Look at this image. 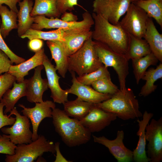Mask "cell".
Here are the masks:
<instances>
[{"mask_svg":"<svg viewBox=\"0 0 162 162\" xmlns=\"http://www.w3.org/2000/svg\"><path fill=\"white\" fill-rule=\"evenodd\" d=\"M94 24L92 37L118 53L126 56L128 51L129 34L118 23L113 25L100 15L92 14Z\"/></svg>","mask_w":162,"mask_h":162,"instance_id":"cell-1","label":"cell"},{"mask_svg":"<svg viewBox=\"0 0 162 162\" xmlns=\"http://www.w3.org/2000/svg\"><path fill=\"white\" fill-rule=\"evenodd\" d=\"M52 118L56 131L68 146H79L90 140L92 133L79 120L70 118L64 110L56 108L52 109Z\"/></svg>","mask_w":162,"mask_h":162,"instance_id":"cell-2","label":"cell"},{"mask_svg":"<svg viewBox=\"0 0 162 162\" xmlns=\"http://www.w3.org/2000/svg\"><path fill=\"white\" fill-rule=\"evenodd\" d=\"M94 105L124 120L138 118L142 116L139 110L138 100L133 90L129 88L124 91L119 89L110 98Z\"/></svg>","mask_w":162,"mask_h":162,"instance_id":"cell-3","label":"cell"},{"mask_svg":"<svg viewBox=\"0 0 162 162\" xmlns=\"http://www.w3.org/2000/svg\"><path fill=\"white\" fill-rule=\"evenodd\" d=\"M103 65L97 56L92 37L68 57V70L78 76L94 71Z\"/></svg>","mask_w":162,"mask_h":162,"instance_id":"cell-4","label":"cell"},{"mask_svg":"<svg viewBox=\"0 0 162 162\" xmlns=\"http://www.w3.org/2000/svg\"><path fill=\"white\" fill-rule=\"evenodd\" d=\"M94 40V46L100 62L106 67H112L118 76L120 89H126V78L129 74V60L126 56L116 52L106 45Z\"/></svg>","mask_w":162,"mask_h":162,"instance_id":"cell-5","label":"cell"},{"mask_svg":"<svg viewBox=\"0 0 162 162\" xmlns=\"http://www.w3.org/2000/svg\"><path fill=\"white\" fill-rule=\"evenodd\" d=\"M46 152L54 154L56 152L53 142L47 140L43 135L28 144H18L14 154H6V162H33Z\"/></svg>","mask_w":162,"mask_h":162,"instance_id":"cell-6","label":"cell"},{"mask_svg":"<svg viewBox=\"0 0 162 162\" xmlns=\"http://www.w3.org/2000/svg\"><path fill=\"white\" fill-rule=\"evenodd\" d=\"M82 20L73 22L64 21L58 17H46L43 15L34 17V23L31 28L36 30H41L44 28L62 29L66 30H83L91 29L94 22L92 15L88 11L82 15Z\"/></svg>","mask_w":162,"mask_h":162,"instance_id":"cell-7","label":"cell"},{"mask_svg":"<svg viewBox=\"0 0 162 162\" xmlns=\"http://www.w3.org/2000/svg\"><path fill=\"white\" fill-rule=\"evenodd\" d=\"M118 24L129 34L143 38L149 17L142 9L132 2Z\"/></svg>","mask_w":162,"mask_h":162,"instance_id":"cell-8","label":"cell"},{"mask_svg":"<svg viewBox=\"0 0 162 162\" xmlns=\"http://www.w3.org/2000/svg\"><path fill=\"white\" fill-rule=\"evenodd\" d=\"M132 0H94L93 11L110 23L117 25L127 11Z\"/></svg>","mask_w":162,"mask_h":162,"instance_id":"cell-9","label":"cell"},{"mask_svg":"<svg viewBox=\"0 0 162 162\" xmlns=\"http://www.w3.org/2000/svg\"><path fill=\"white\" fill-rule=\"evenodd\" d=\"M8 115L15 116L16 120L10 127H3L2 132L7 135L10 141L14 144H28L32 141V132L30 130L29 119L25 116L21 115L14 108Z\"/></svg>","mask_w":162,"mask_h":162,"instance_id":"cell-10","label":"cell"},{"mask_svg":"<svg viewBox=\"0 0 162 162\" xmlns=\"http://www.w3.org/2000/svg\"><path fill=\"white\" fill-rule=\"evenodd\" d=\"M146 138L148 143L147 153L150 162L162 161V117L152 119L146 128Z\"/></svg>","mask_w":162,"mask_h":162,"instance_id":"cell-11","label":"cell"},{"mask_svg":"<svg viewBox=\"0 0 162 162\" xmlns=\"http://www.w3.org/2000/svg\"><path fill=\"white\" fill-rule=\"evenodd\" d=\"M35 103V106L32 108L26 107L20 104L18 105L22 108L21 112L23 115L31 120L33 130L32 141L35 140L38 137V129L41 122L45 118H52V109L56 108L55 103L50 100Z\"/></svg>","mask_w":162,"mask_h":162,"instance_id":"cell-12","label":"cell"},{"mask_svg":"<svg viewBox=\"0 0 162 162\" xmlns=\"http://www.w3.org/2000/svg\"><path fill=\"white\" fill-rule=\"evenodd\" d=\"M92 136L94 142L107 148L118 162L133 161V151L126 147L123 143L124 133L123 130H118L116 138L112 140L104 136L98 137L92 135Z\"/></svg>","mask_w":162,"mask_h":162,"instance_id":"cell-13","label":"cell"},{"mask_svg":"<svg viewBox=\"0 0 162 162\" xmlns=\"http://www.w3.org/2000/svg\"><path fill=\"white\" fill-rule=\"evenodd\" d=\"M117 118L115 114L106 111L94 105L88 114L79 121L82 125L92 133L101 131Z\"/></svg>","mask_w":162,"mask_h":162,"instance_id":"cell-14","label":"cell"},{"mask_svg":"<svg viewBox=\"0 0 162 162\" xmlns=\"http://www.w3.org/2000/svg\"><path fill=\"white\" fill-rule=\"evenodd\" d=\"M70 72L72 78V84L70 88L67 89L68 94H74L81 100L94 104L105 101L112 96L110 94L99 92L90 86L80 83L77 80L75 73L74 71Z\"/></svg>","mask_w":162,"mask_h":162,"instance_id":"cell-15","label":"cell"},{"mask_svg":"<svg viewBox=\"0 0 162 162\" xmlns=\"http://www.w3.org/2000/svg\"><path fill=\"white\" fill-rule=\"evenodd\" d=\"M43 65L44 68L48 87L51 92L50 97L54 103L64 104L68 101V95L67 89H62L60 87L59 80L60 78L56 73L55 66L46 55L43 61Z\"/></svg>","mask_w":162,"mask_h":162,"instance_id":"cell-16","label":"cell"},{"mask_svg":"<svg viewBox=\"0 0 162 162\" xmlns=\"http://www.w3.org/2000/svg\"><path fill=\"white\" fill-rule=\"evenodd\" d=\"M43 65L34 68V75L27 80L26 83V98L30 102L41 103L44 101L43 95L48 88L46 79H43L41 76V71L44 68Z\"/></svg>","mask_w":162,"mask_h":162,"instance_id":"cell-17","label":"cell"},{"mask_svg":"<svg viewBox=\"0 0 162 162\" xmlns=\"http://www.w3.org/2000/svg\"><path fill=\"white\" fill-rule=\"evenodd\" d=\"M153 116L152 113L145 111L142 114V119L137 120L139 128L136 135L139 136V139L136 147L133 151V161L134 162H150L146 150V140L145 130L146 126Z\"/></svg>","mask_w":162,"mask_h":162,"instance_id":"cell-18","label":"cell"},{"mask_svg":"<svg viewBox=\"0 0 162 162\" xmlns=\"http://www.w3.org/2000/svg\"><path fill=\"white\" fill-rule=\"evenodd\" d=\"M45 56L44 49L42 48L27 61L11 65L8 72L15 77L17 82H22L25 80V76L28 75L30 70L43 65Z\"/></svg>","mask_w":162,"mask_h":162,"instance_id":"cell-19","label":"cell"},{"mask_svg":"<svg viewBox=\"0 0 162 162\" xmlns=\"http://www.w3.org/2000/svg\"><path fill=\"white\" fill-rule=\"evenodd\" d=\"M82 31L83 30H66L59 28L49 31H43L30 28L20 38L22 39L27 38L29 40L38 38L47 41L63 42L69 36Z\"/></svg>","mask_w":162,"mask_h":162,"instance_id":"cell-20","label":"cell"},{"mask_svg":"<svg viewBox=\"0 0 162 162\" xmlns=\"http://www.w3.org/2000/svg\"><path fill=\"white\" fill-rule=\"evenodd\" d=\"M46 44L49 48L53 59L56 64L55 66L58 73L63 78L68 70V57L62 43L58 41L47 40Z\"/></svg>","mask_w":162,"mask_h":162,"instance_id":"cell-21","label":"cell"},{"mask_svg":"<svg viewBox=\"0 0 162 162\" xmlns=\"http://www.w3.org/2000/svg\"><path fill=\"white\" fill-rule=\"evenodd\" d=\"M27 79L23 81L16 83L15 82L13 87L8 89L4 94L0 101L5 107L4 114L10 112L14 108V106L19 100L26 95Z\"/></svg>","mask_w":162,"mask_h":162,"instance_id":"cell-22","label":"cell"},{"mask_svg":"<svg viewBox=\"0 0 162 162\" xmlns=\"http://www.w3.org/2000/svg\"><path fill=\"white\" fill-rule=\"evenodd\" d=\"M152 52L160 62H162V34L156 28L151 18L149 17L143 37Z\"/></svg>","mask_w":162,"mask_h":162,"instance_id":"cell-23","label":"cell"},{"mask_svg":"<svg viewBox=\"0 0 162 162\" xmlns=\"http://www.w3.org/2000/svg\"><path fill=\"white\" fill-rule=\"evenodd\" d=\"M18 3L20 8L17 14L18 18L17 29L18 35L20 37L31 28L34 23V17L30 15L33 2L32 0H22Z\"/></svg>","mask_w":162,"mask_h":162,"instance_id":"cell-24","label":"cell"},{"mask_svg":"<svg viewBox=\"0 0 162 162\" xmlns=\"http://www.w3.org/2000/svg\"><path fill=\"white\" fill-rule=\"evenodd\" d=\"M64 111L69 117L80 120L85 117L94 104L81 100L78 98L65 102L64 104Z\"/></svg>","mask_w":162,"mask_h":162,"instance_id":"cell-25","label":"cell"},{"mask_svg":"<svg viewBox=\"0 0 162 162\" xmlns=\"http://www.w3.org/2000/svg\"><path fill=\"white\" fill-rule=\"evenodd\" d=\"M92 31L86 29L74 34L61 42L64 49L68 56L79 50L85 41L92 37Z\"/></svg>","mask_w":162,"mask_h":162,"instance_id":"cell-26","label":"cell"},{"mask_svg":"<svg viewBox=\"0 0 162 162\" xmlns=\"http://www.w3.org/2000/svg\"><path fill=\"white\" fill-rule=\"evenodd\" d=\"M57 0H34L31 16L43 15L50 18L59 17L61 15L57 7Z\"/></svg>","mask_w":162,"mask_h":162,"instance_id":"cell-27","label":"cell"},{"mask_svg":"<svg viewBox=\"0 0 162 162\" xmlns=\"http://www.w3.org/2000/svg\"><path fill=\"white\" fill-rule=\"evenodd\" d=\"M162 78V64L160 63L156 68H151L146 71L142 79L146 81L139 93L140 96L146 97L154 92L157 88L154 84L158 80Z\"/></svg>","mask_w":162,"mask_h":162,"instance_id":"cell-28","label":"cell"},{"mask_svg":"<svg viewBox=\"0 0 162 162\" xmlns=\"http://www.w3.org/2000/svg\"><path fill=\"white\" fill-rule=\"evenodd\" d=\"M130 40L127 57L129 60L137 59L152 52L146 40L129 34Z\"/></svg>","mask_w":162,"mask_h":162,"instance_id":"cell-29","label":"cell"},{"mask_svg":"<svg viewBox=\"0 0 162 162\" xmlns=\"http://www.w3.org/2000/svg\"><path fill=\"white\" fill-rule=\"evenodd\" d=\"M0 16L1 18L0 32L2 37L4 38L12 29L17 28V15L7 6L2 5H0Z\"/></svg>","mask_w":162,"mask_h":162,"instance_id":"cell-30","label":"cell"},{"mask_svg":"<svg viewBox=\"0 0 162 162\" xmlns=\"http://www.w3.org/2000/svg\"><path fill=\"white\" fill-rule=\"evenodd\" d=\"M158 61L152 52L132 60L133 73L137 84H138L142 79L148 68L151 65H156Z\"/></svg>","mask_w":162,"mask_h":162,"instance_id":"cell-31","label":"cell"},{"mask_svg":"<svg viewBox=\"0 0 162 162\" xmlns=\"http://www.w3.org/2000/svg\"><path fill=\"white\" fill-rule=\"evenodd\" d=\"M154 18L162 28V0H140L134 3Z\"/></svg>","mask_w":162,"mask_h":162,"instance_id":"cell-32","label":"cell"},{"mask_svg":"<svg viewBox=\"0 0 162 162\" xmlns=\"http://www.w3.org/2000/svg\"><path fill=\"white\" fill-rule=\"evenodd\" d=\"M108 68L104 65L96 70L76 77L80 83L90 86L95 81L102 78L110 76Z\"/></svg>","mask_w":162,"mask_h":162,"instance_id":"cell-33","label":"cell"},{"mask_svg":"<svg viewBox=\"0 0 162 162\" xmlns=\"http://www.w3.org/2000/svg\"><path fill=\"white\" fill-rule=\"evenodd\" d=\"M95 90L100 93L113 95L119 89L112 82L110 76L105 77L93 82L91 85Z\"/></svg>","mask_w":162,"mask_h":162,"instance_id":"cell-34","label":"cell"},{"mask_svg":"<svg viewBox=\"0 0 162 162\" xmlns=\"http://www.w3.org/2000/svg\"><path fill=\"white\" fill-rule=\"evenodd\" d=\"M16 81L15 77L8 72L0 75V101L4 93Z\"/></svg>","mask_w":162,"mask_h":162,"instance_id":"cell-35","label":"cell"},{"mask_svg":"<svg viewBox=\"0 0 162 162\" xmlns=\"http://www.w3.org/2000/svg\"><path fill=\"white\" fill-rule=\"evenodd\" d=\"M1 21L0 20V26ZM1 33L0 30V49L4 52L12 62L18 64L26 61V59L20 57L13 52L4 41Z\"/></svg>","mask_w":162,"mask_h":162,"instance_id":"cell-36","label":"cell"},{"mask_svg":"<svg viewBox=\"0 0 162 162\" xmlns=\"http://www.w3.org/2000/svg\"><path fill=\"white\" fill-rule=\"evenodd\" d=\"M16 146L11 142L7 135H0V153L13 155Z\"/></svg>","mask_w":162,"mask_h":162,"instance_id":"cell-37","label":"cell"},{"mask_svg":"<svg viewBox=\"0 0 162 162\" xmlns=\"http://www.w3.org/2000/svg\"><path fill=\"white\" fill-rule=\"evenodd\" d=\"M78 0H57V7L60 13L62 14L68 11H71L74 10L75 6H79Z\"/></svg>","mask_w":162,"mask_h":162,"instance_id":"cell-38","label":"cell"},{"mask_svg":"<svg viewBox=\"0 0 162 162\" xmlns=\"http://www.w3.org/2000/svg\"><path fill=\"white\" fill-rule=\"evenodd\" d=\"M13 64L8 56L0 49V74L8 72Z\"/></svg>","mask_w":162,"mask_h":162,"instance_id":"cell-39","label":"cell"},{"mask_svg":"<svg viewBox=\"0 0 162 162\" xmlns=\"http://www.w3.org/2000/svg\"><path fill=\"white\" fill-rule=\"evenodd\" d=\"M4 106V105L0 102V129L6 126L12 125L16 120L15 118L4 114L3 111Z\"/></svg>","mask_w":162,"mask_h":162,"instance_id":"cell-40","label":"cell"},{"mask_svg":"<svg viewBox=\"0 0 162 162\" xmlns=\"http://www.w3.org/2000/svg\"><path fill=\"white\" fill-rule=\"evenodd\" d=\"M44 42L43 40L38 38H34L29 40L28 44L29 49L31 51L36 52L43 47Z\"/></svg>","mask_w":162,"mask_h":162,"instance_id":"cell-41","label":"cell"},{"mask_svg":"<svg viewBox=\"0 0 162 162\" xmlns=\"http://www.w3.org/2000/svg\"><path fill=\"white\" fill-rule=\"evenodd\" d=\"M22 0H0V5L4 4L9 7L10 9L17 14L18 10L16 4Z\"/></svg>","mask_w":162,"mask_h":162,"instance_id":"cell-42","label":"cell"},{"mask_svg":"<svg viewBox=\"0 0 162 162\" xmlns=\"http://www.w3.org/2000/svg\"><path fill=\"white\" fill-rule=\"evenodd\" d=\"M61 19L66 22H73L77 21L78 18L71 11H66L62 14Z\"/></svg>","mask_w":162,"mask_h":162,"instance_id":"cell-43","label":"cell"},{"mask_svg":"<svg viewBox=\"0 0 162 162\" xmlns=\"http://www.w3.org/2000/svg\"><path fill=\"white\" fill-rule=\"evenodd\" d=\"M59 143L57 142L55 144L56 152V159L54 162H69L65 159L61 153L59 149Z\"/></svg>","mask_w":162,"mask_h":162,"instance_id":"cell-44","label":"cell"},{"mask_svg":"<svg viewBox=\"0 0 162 162\" xmlns=\"http://www.w3.org/2000/svg\"><path fill=\"white\" fill-rule=\"evenodd\" d=\"M132 0V2L134 3L139 1L144 0Z\"/></svg>","mask_w":162,"mask_h":162,"instance_id":"cell-45","label":"cell"}]
</instances>
